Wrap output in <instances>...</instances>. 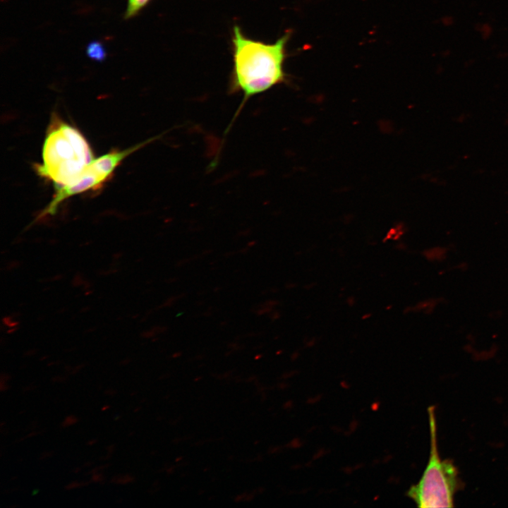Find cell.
Segmentation results:
<instances>
[{
	"label": "cell",
	"mask_w": 508,
	"mask_h": 508,
	"mask_svg": "<svg viewBox=\"0 0 508 508\" xmlns=\"http://www.w3.org/2000/svg\"><path fill=\"white\" fill-rule=\"evenodd\" d=\"M289 36V33H286L275 42L266 43L248 37L238 25H234L233 68L229 91L243 93V99L238 113L251 97L285 80L284 64Z\"/></svg>",
	"instance_id": "cell-1"
},
{
	"label": "cell",
	"mask_w": 508,
	"mask_h": 508,
	"mask_svg": "<svg viewBox=\"0 0 508 508\" xmlns=\"http://www.w3.org/2000/svg\"><path fill=\"white\" fill-rule=\"evenodd\" d=\"M94 159L91 147L81 132L53 114L42 150L37 174L55 188L74 181Z\"/></svg>",
	"instance_id": "cell-2"
},
{
	"label": "cell",
	"mask_w": 508,
	"mask_h": 508,
	"mask_svg": "<svg viewBox=\"0 0 508 508\" xmlns=\"http://www.w3.org/2000/svg\"><path fill=\"white\" fill-rule=\"evenodd\" d=\"M430 452L429 461L420 480L407 491L418 507H451L454 495L460 485L458 471L454 464L442 460L439 456L437 444V425L435 407L428 408Z\"/></svg>",
	"instance_id": "cell-3"
},
{
	"label": "cell",
	"mask_w": 508,
	"mask_h": 508,
	"mask_svg": "<svg viewBox=\"0 0 508 508\" xmlns=\"http://www.w3.org/2000/svg\"><path fill=\"white\" fill-rule=\"evenodd\" d=\"M155 138H151L123 150H112L94 159L74 181L67 186L55 188V193L52 200L42 210L36 219L47 215H54L59 206L72 196L101 189L111 179L115 170L126 157Z\"/></svg>",
	"instance_id": "cell-4"
},
{
	"label": "cell",
	"mask_w": 508,
	"mask_h": 508,
	"mask_svg": "<svg viewBox=\"0 0 508 508\" xmlns=\"http://www.w3.org/2000/svg\"><path fill=\"white\" fill-rule=\"evenodd\" d=\"M86 54L89 58L98 62L103 61L107 56L104 46L98 41H92L87 44Z\"/></svg>",
	"instance_id": "cell-5"
},
{
	"label": "cell",
	"mask_w": 508,
	"mask_h": 508,
	"mask_svg": "<svg viewBox=\"0 0 508 508\" xmlns=\"http://www.w3.org/2000/svg\"><path fill=\"white\" fill-rule=\"evenodd\" d=\"M447 248L442 246H436L426 250L424 252V255L428 260L434 262H441L447 258Z\"/></svg>",
	"instance_id": "cell-6"
},
{
	"label": "cell",
	"mask_w": 508,
	"mask_h": 508,
	"mask_svg": "<svg viewBox=\"0 0 508 508\" xmlns=\"http://www.w3.org/2000/svg\"><path fill=\"white\" fill-rule=\"evenodd\" d=\"M150 1V0H128L125 18H130L135 16Z\"/></svg>",
	"instance_id": "cell-7"
},
{
	"label": "cell",
	"mask_w": 508,
	"mask_h": 508,
	"mask_svg": "<svg viewBox=\"0 0 508 508\" xmlns=\"http://www.w3.org/2000/svg\"><path fill=\"white\" fill-rule=\"evenodd\" d=\"M133 480V478L131 477L129 475H125V476H116L112 479V481L116 483L119 484H126L128 483L131 482Z\"/></svg>",
	"instance_id": "cell-8"
},
{
	"label": "cell",
	"mask_w": 508,
	"mask_h": 508,
	"mask_svg": "<svg viewBox=\"0 0 508 508\" xmlns=\"http://www.w3.org/2000/svg\"><path fill=\"white\" fill-rule=\"evenodd\" d=\"M78 421V418L73 416H67L62 423L63 427H68L75 424Z\"/></svg>",
	"instance_id": "cell-9"
},
{
	"label": "cell",
	"mask_w": 508,
	"mask_h": 508,
	"mask_svg": "<svg viewBox=\"0 0 508 508\" xmlns=\"http://www.w3.org/2000/svg\"><path fill=\"white\" fill-rule=\"evenodd\" d=\"M84 484H85V483L73 482V483L68 484V485L66 486V488L68 489V490H70V489H73V488H75L82 486V485H83Z\"/></svg>",
	"instance_id": "cell-10"
},
{
	"label": "cell",
	"mask_w": 508,
	"mask_h": 508,
	"mask_svg": "<svg viewBox=\"0 0 508 508\" xmlns=\"http://www.w3.org/2000/svg\"><path fill=\"white\" fill-rule=\"evenodd\" d=\"M102 476L101 474L95 473V474L93 475L92 479V480H94V481H99V480H102Z\"/></svg>",
	"instance_id": "cell-11"
},
{
	"label": "cell",
	"mask_w": 508,
	"mask_h": 508,
	"mask_svg": "<svg viewBox=\"0 0 508 508\" xmlns=\"http://www.w3.org/2000/svg\"><path fill=\"white\" fill-rule=\"evenodd\" d=\"M95 442H96V440H92L89 441L88 445H92L94 444Z\"/></svg>",
	"instance_id": "cell-12"
},
{
	"label": "cell",
	"mask_w": 508,
	"mask_h": 508,
	"mask_svg": "<svg viewBox=\"0 0 508 508\" xmlns=\"http://www.w3.org/2000/svg\"><path fill=\"white\" fill-rule=\"evenodd\" d=\"M106 409H109V406H105V407L102 408V410L104 411Z\"/></svg>",
	"instance_id": "cell-13"
}]
</instances>
